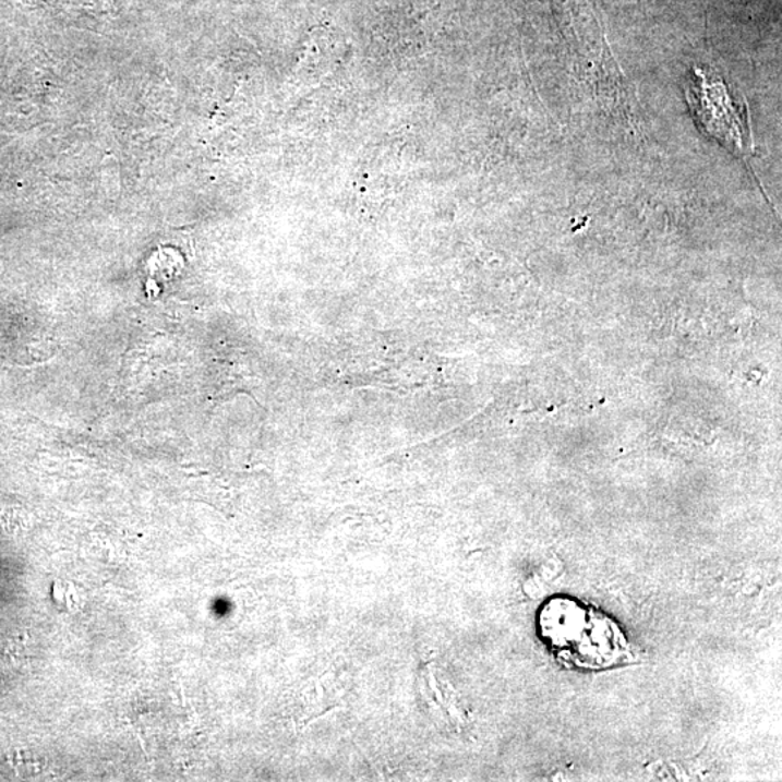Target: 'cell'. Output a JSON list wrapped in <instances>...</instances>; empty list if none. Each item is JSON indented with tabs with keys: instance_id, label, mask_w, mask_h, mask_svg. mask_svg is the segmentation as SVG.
<instances>
[{
	"instance_id": "cell-1",
	"label": "cell",
	"mask_w": 782,
	"mask_h": 782,
	"mask_svg": "<svg viewBox=\"0 0 782 782\" xmlns=\"http://www.w3.org/2000/svg\"><path fill=\"white\" fill-rule=\"evenodd\" d=\"M687 97L698 125L706 134L713 136L741 158L753 156V136L746 109L742 110V105L733 100L727 86L702 73L700 69H695Z\"/></svg>"
}]
</instances>
